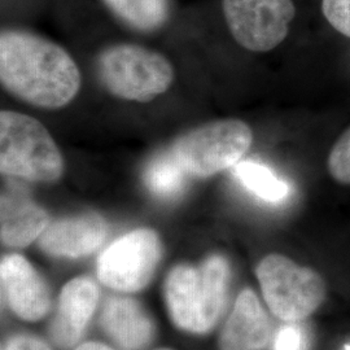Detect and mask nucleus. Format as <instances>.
I'll return each instance as SVG.
<instances>
[{"label":"nucleus","mask_w":350,"mask_h":350,"mask_svg":"<svg viewBox=\"0 0 350 350\" xmlns=\"http://www.w3.org/2000/svg\"><path fill=\"white\" fill-rule=\"evenodd\" d=\"M0 81L13 96L39 108H62L81 88V73L63 47L23 30L0 36Z\"/></svg>","instance_id":"1"},{"label":"nucleus","mask_w":350,"mask_h":350,"mask_svg":"<svg viewBox=\"0 0 350 350\" xmlns=\"http://www.w3.org/2000/svg\"><path fill=\"white\" fill-rule=\"evenodd\" d=\"M230 266L222 256H211L199 267H175L165 293L175 325L191 332H208L225 309Z\"/></svg>","instance_id":"2"},{"label":"nucleus","mask_w":350,"mask_h":350,"mask_svg":"<svg viewBox=\"0 0 350 350\" xmlns=\"http://www.w3.org/2000/svg\"><path fill=\"white\" fill-rule=\"evenodd\" d=\"M0 170L36 182H55L64 173V159L49 130L23 113H0Z\"/></svg>","instance_id":"3"},{"label":"nucleus","mask_w":350,"mask_h":350,"mask_svg":"<svg viewBox=\"0 0 350 350\" xmlns=\"http://www.w3.org/2000/svg\"><path fill=\"white\" fill-rule=\"evenodd\" d=\"M263 299L276 318L297 323L312 317L325 302V279L313 269L282 254H269L256 269Z\"/></svg>","instance_id":"4"},{"label":"nucleus","mask_w":350,"mask_h":350,"mask_svg":"<svg viewBox=\"0 0 350 350\" xmlns=\"http://www.w3.org/2000/svg\"><path fill=\"white\" fill-rule=\"evenodd\" d=\"M101 83L112 95L131 101H150L174 79L173 66L163 55L134 44H117L98 60Z\"/></svg>","instance_id":"5"},{"label":"nucleus","mask_w":350,"mask_h":350,"mask_svg":"<svg viewBox=\"0 0 350 350\" xmlns=\"http://www.w3.org/2000/svg\"><path fill=\"white\" fill-rule=\"evenodd\" d=\"M253 133L240 120L200 126L173 144L172 153L187 174L206 178L235 166L250 150Z\"/></svg>","instance_id":"6"},{"label":"nucleus","mask_w":350,"mask_h":350,"mask_svg":"<svg viewBox=\"0 0 350 350\" xmlns=\"http://www.w3.org/2000/svg\"><path fill=\"white\" fill-rule=\"evenodd\" d=\"M231 36L252 52H267L288 36L296 16L292 0H222Z\"/></svg>","instance_id":"7"},{"label":"nucleus","mask_w":350,"mask_h":350,"mask_svg":"<svg viewBox=\"0 0 350 350\" xmlns=\"http://www.w3.org/2000/svg\"><path fill=\"white\" fill-rule=\"evenodd\" d=\"M161 257V244L154 231L140 228L117 239L101 253L98 275L107 287L135 292L150 283Z\"/></svg>","instance_id":"8"},{"label":"nucleus","mask_w":350,"mask_h":350,"mask_svg":"<svg viewBox=\"0 0 350 350\" xmlns=\"http://www.w3.org/2000/svg\"><path fill=\"white\" fill-rule=\"evenodd\" d=\"M0 276L3 295L18 317L26 321H38L49 312V288L24 257L17 254L4 257Z\"/></svg>","instance_id":"9"},{"label":"nucleus","mask_w":350,"mask_h":350,"mask_svg":"<svg viewBox=\"0 0 350 350\" xmlns=\"http://www.w3.org/2000/svg\"><path fill=\"white\" fill-rule=\"evenodd\" d=\"M271 338V322L250 289L240 292L221 335V350H262Z\"/></svg>","instance_id":"10"},{"label":"nucleus","mask_w":350,"mask_h":350,"mask_svg":"<svg viewBox=\"0 0 350 350\" xmlns=\"http://www.w3.org/2000/svg\"><path fill=\"white\" fill-rule=\"evenodd\" d=\"M1 241L23 248L39 238L49 226V215L18 186H10L1 193Z\"/></svg>","instance_id":"11"},{"label":"nucleus","mask_w":350,"mask_h":350,"mask_svg":"<svg viewBox=\"0 0 350 350\" xmlns=\"http://www.w3.org/2000/svg\"><path fill=\"white\" fill-rule=\"evenodd\" d=\"M104 237V221L86 214L52 222L39 237V245L52 256L82 257L96 250Z\"/></svg>","instance_id":"12"},{"label":"nucleus","mask_w":350,"mask_h":350,"mask_svg":"<svg viewBox=\"0 0 350 350\" xmlns=\"http://www.w3.org/2000/svg\"><path fill=\"white\" fill-rule=\"evenodd\" d=\"M98 289L86 278L69 282L60 295L59 312L52 325V336L62 347L73 345L81 338L98 304Z\"/></svg>","instance_id":"13"},{"label":"nucleus","mask_w":350,"mask_h":350,"mask_svg":"<svg viewBox=\"0 0 350 350\" xmlns=\"http://www.w3.org/2000/svg\"><path fill=\"white\" fill-rule=\"evenodd\" d=\"M101 325L125 349H139L152 336L150 318L130 299L114 297L107 301L101 314Z\"/></svg>","instance_id":"14"},{"label":"nucleus","mask_w":350,"mask_h":350,"mask_svg":"<svg viewBox=\"0 0 350 350\" xmlns=\"http://www.w3.org/2000/svg\"><path fill=\"white\" fill-rule=\"evenodd\" d=\"M126 24L143 31L163 25L169 14V0H104Z\"/></svg>","instance_id":"15"},{"label":"nucleus","mask_w":350,"mask_h":350,"mask_svg":"<svg viewBox=\"0 0 350 350\" xmlns=\"http://www.w3.org/2000/svg\"><path fill=\"white\" fill-rule=\"evenodd\" d=\"M234 172L241 185L262 200L279 202L289 195L287 183L261 163H239L235 165Z\"/></svg>","instance_id":"16"},{"label":"nucleus","mask_w":350,"mask_h":350,"mask_svg":"<svg viewBox=\"0 0 350 350\" xmlns=\"http://www.w3.org/2000/svg\"><path fill=\"white\" fill-rule=\"evenodd\" d=\"M187 172L172 152L163 153L150 161L144 179L150 191L161 198H174L182 192Z\"/></svg>","instance_id":"17"},{"label":"nucleus","mask_w":350,"mask_h":350,"mask_svg":"<svg viewBox=\"0 0 350 350\" xmlns=\"http://www.w3.org/2000/svg\"><path fill=\"white\" fill-rule=\"evenodd\" d=\"M329 175L341 185H350V127L336 140L327 159Z\"/></svg>","instance_id":"18"},{"label":"nucleus","mask_w":350,"mask_h":350,"mask_svg":"<svg viewBox=\"0 0 350 350\" xmlns=\"http://www.w3.org/2000/svg\"><path fill=\"white\" fill-rule=\"evenodd\" d=\"M322 12L329 25L350 38V0H322Z\"/></svg>","instance_id":"19"},{"label":"nucleus","mask_w":350,"mask_h":350,"mask_svg":"<svg viewBox=\"0 0 350 350\" xmlns=\"http://www.w3.org/2000/svg\"><path fill=\"white\" fill-rule=\"evenodd\" d=\"M308 342L300 325L289 323L276 334L274 350H306Z\"/></svg>","instance_id":"20"},{"label":"nucleus","mask_w":350,"mask_h":350,"mask_svg":"<svg viewBox=\"0 0 350 350\" xmlns=\"http://www.w3.org/2000/svg\"><path fill=\"white\" fill-rule=\"evenodd\" d=\"M7 350H51L46 342L33 336H17L12 338Z\"/></svg>","instance_id":"21"},{"label":"nucleus","mask_w":350,"mask_h":350,"mask_svg":"<svg viewBox=\"0 0 350 350\" xmlns=\"http://www.w3.org/2000/svg\"><path fill=\"white\" fill-rule=\"evenodd\" d=\"M77 350H112L109 349L108 347L105 345H101V344H96V342H88V344H83L81 345Z\"/></svg>","instance_id":"22"},{"label":"nucleus","mask_w":350,"mask_h":350,"mask_svg":"<svg viewBox=\"0 0 350 350\" xmlns=\"http://www.w3.org/2000/svg\"><path fill=\"white\" fill-rule=\"evenodd\" d=\"M344 350H350V344H348V345H345V348H344Z\"/></svg>","instance_id":"23"},{"label":"nucleus","mask_w":350,"mask_h":350,"mask_svg":"<svg viewBox=\"0 0 350 350\" xmlns=\"http://www.w3.org/2000/svg\"><path fill=\"white\" fill-rule=\"evenodd\" d=\"M160 350H169V349H160Z\"/></svg>","instance_id":"24"}]
</instances>
